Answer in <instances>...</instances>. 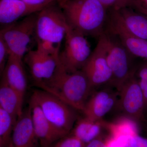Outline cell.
<instances>
[{
  "mask_svg": "<svg viewBox=\"0 0 147 147\" xmlns=\"http://www.w3.org/2000/svg\"><path fill=\"white\" fill-rule=\"evenodd\" d=\"M34 85L82 112L95 91L82 70L67 72L59 62L50 79Z\"/></svg>",
  "mask_w": 147,
  "mask_h": 147,
  "instance_id": "6da1fadb",
  "label": "cell"
},
{
  "mask_svg": "<svg viewBox=\"0 0 147 147\" xmlns=\"http://www.w3.org/2000/svg\"><path fill=\"white\" fill-rule=\"evenodd\" d=\"M69 27L86 36L98 37L105 32L108 10L97 0H61Z\"/></svg>",
  "mask_w": 147,
  "mask_h": 147,
  "instance_id": "7a4b0ae2",
  "label": "cell"
},
{
  "mask_svg": "<svg viewBox=\"0 0 147 147\" xmlns=\"http://www.w3.org/2000/svg\"><path fill=\"white\" fill-rule=\"evenodd\" d=\"M31 98L37 103L46 118L54 126L67 134L70 133L79 118L78 110L40 89L34 90Z\"/></svg>",
  "mask_w": 147,
  "mask_h": 147,
  "instance_id": "3957f363",
  "label": "cell"
},
{
  "mask_svg": "<svg viewBox=\"0 0 147 147\" xmlns=\"http://www.w3.org/2000/svg\"><path fill=\"white\" fill-rule=\"evenodd\" d=\"M69 28L64 13L58 2L48 5L37 12L36 40L60 47Z\"/></svg>",
  "mask_w": 147,
  "mask_h": 147,
  "instance_id": "277c9868",
  "label": "cell"
},
{
  "mask_svg": "<svg viewBox=\"0 0 147 147\" xmlns=\"http://www.w3.org/2000/svg\"><path fill=\"white\" fill-rule=\"evenodd\" d=\"M107 36V59L112 79L109 85L118 91L129 79L134 75L136 69L132 63L133 56L115 35L105 32Z\"/></svg>",
  "mask_w": 147,
  "mask_h": 147,
  "instance_id": "5b68a950",
  "label": "cell"
},
{
  "mask_svg": "<svg viewBox=\"0 0 147 147\" xmlns=\"http://www.w3.org/2000/svg\"><path fill=\"white\" fill-rule=\"evenodd\" d=\"M85 37L69 27L64 48L59 55V63L67 72L82 70L91 54L89 43Z\"/></svg>",
  "mask_w": 147,
  "mask_h": 147,
  "instance_id": "8992f818",
  "label": "cell"
},
{
  "mask_svg": "<svg viewBox=\"0 0 147 147\" xmlns=\"http://www.w3.org/2000/svg\"><path fill=\"white\" fill-rule=\"evenodd\" d=\"M36 17L37 12L1 29L0 37L5 42L10 54L24 59L32 37L35 34Z\"/></svg>",
  "mask_w": 147,
  "mask_h": 147,
  "instance_id": "52a82bcc",
  "label": "cell"
},
{
  "mask_svg": "<svg viewBox=\"0 0 147 147\" xmlns=\"http://www.w3.org/2000/svg\"><path fill=\"white\" fill-rule=\"evenodd\" d=\"M82 70L94 90L110 84L113 74L107 59V36L105 32L98 38L97 45Z\"/></svg>",
  "mask_w": 147,
  "mask_h": 147,
  "instance_id": "ba28073f",
  "label": "cell"
},
{
  "mask_svg": "<svg viewBox=\"0 0 147 147\" xmlns=\"http://www.w3.org/2000/svg\"><path fill=\"white\" fill-rule=\"evenodd\" d=\"M119 92L116 107L123 118L136 123L141 120L145 110L144 96L135 74L124 84Z\"/></svg>",
  "mask_w": 147,
  "mask_h": 147,
  "instance_id": "9c48e42d",
  "label": "cell"
},
{
  "mask_svg": "<svg viewBox=\"0 0 147 147\" xmlns=\"http://www.w3.org/2000/svg\"><path fill=\"white\" fill-rule=\"evenodd\" d=\"M34 84L50 79L59 63V56H54L37 47L28 50L24 58Z\"/></svg>",
  "mask_w": 147,
  "mask_h": 147,
  "instance_id": "30bf717a",
  "label": "cell"
},
{
  "mask_svg": "<svg viewBox=\"0 0 147 147\" xmlns=\"http://www.w3.org/2000/svg\"><path fill=\"white\" fill-rule=\"evenodd\" d=\"M95 90L87 100L84 110V116L94 120L102 119L114 107L118 100L119 92L112 86Z\"/></svg>",
  "mask_w": 147,
  "mask_h": 147,
  "instance_id": "8fae6325",
  "label": "cell"
},
{
  "mask_svg": "<svg viewBox=\"0 0 147 147\" xmlns=\"http://www.w3.org/2000/svg\"><path fill=\"white\" fill-rule=\"evenodd\" d=\"M29 106L35 132L40 147H50L58 140L68 135L54 126L46 118L37 103L32 98Z\"/></svg>",
  "mask_w": 147,
  "mask_h": 147,
  "instance_id": "7c38bea8",
  "label": "cell"
},
{
  "mask_svg": "<svg viewBox=\"0 0 147 147\" xmlns=\"http://www.w3.org/2000/svg\"><path fill=\"white\" fill-rule=\"evenodd\" d=\"M132 8L109 10L108 23L118 26L134 36L147 40V17Z\"/></svg>",
  "mask_w": 147,
  "mask_h": 147,
  "instance_id": "4fadbf2b",
  "label": "cell"
},
{
  "mask_svg": "<svg viewBox=\"0 0 147 147\" xmlns=\"http://www.w3.org/2000/svg\"><path fill=\"white\" fill-rule=\"evenodd\" d=\"M39 146L29 106L23 110L22 114L16 120L9 146L11 147H38Z\"/></svg>",
  "mask_w": 147,
  "mask_h": 147,
  "instance_id": "5bb4252c",
  "label": "cell"
},
{
  "mask_svg": "<svg viewBox=\"0 0 147 147\" xmlns=\"http://www.w3.org/2000/svg\"><path fill=\"white\" fill-rule=\"evenodd\" d=\"M23 60L22 58L10 54L1 76L24 100L28 84Z\"/></svg>",
  "mask_w": 147,
  "mask_h": 147,
  "instance_id": "9a60e30c",
  "label": "cell"
},
{
  "mask_svg": "<svg viewBox=\"0 0 147 147\" xmlns=\"http://www.w3.org/2000/svg\"><path fill=\"white\" fill-rule=\"evenodd\" d=\"M45 7L31 5L22 0H0V23L3 27L6 26Z\"/></svg>",
  "mask_w": 147,
  "mask_h": 147,
  "instance_id": "2e32d148",
  "label": "cell"
},
{
  "mask_svg": "<svg viewBox=\"0 0 147 147\" xmlns=\"http://www.w3.org/2000/svg\"><path fill=\"white\" fill-rule=\"evenodd\" d=\"M105 32L115 35L133 57L147 60V40L128 33L118 26L107 23Z\"/></svg>",
  "mask_w": 147,
  "mask_h": 147,
  "instance_id": "e0dca14e",
  "label": "cell"
},
{
  "mask_svg": "<svg viewBox=\"0 0 147 147\" xmlns=\"http://www.w3.org/2000/svg\"><path fill=\"white\" fill-rule=\"evenodd\" d=\"M109 123L103 120L95 121L84 116L79 118L69 134L74 135L85 144L99 137L103 129L109 127Z\"/></svg>",
  "mask_w": 147,
  "mask_h": 147,
  "instance_id": "ac0fdd59",
  "label": "cell"
},
{
  "mask_svg": "<svg viewBox=\"0 0 147 147\" xmlns=\"http://www.w3.org/2000/svg\"><path fill=\"white\" fill-rule=\"evenodd\" d=\"M24 100L18 93L3 79L0 84V108L15 118L18 119L23 112Z\"/></svg>",
  "mask_w": 147,
  "mask_h": 147,
  "instance_id": "d6986e66",
  "label": "cell"
},
{
  "mask_svg": "<svg viewBox=\"0 0 147 147\" xmlns=\"http://www.w3.org/2000/svg\"><path fill=\"white\" fill-rule=\"evenodd\" d=\"M17 119L0 108V147H9Z\"/></svg>",
  "mask_w": 147,
  "mask_h": 147,
  "instance_id": "ffe728a7",
  "label": "cell"
},
{
  "mask_svg": "<svg viewBox=\"0 0 147 147\" xmlns=\"http://www.w3.org/2000/svg\"><path fill=\"white\" fill-rule=\"evenodd\" d=\"M135 135L136 134H115L111 136L106 144L108 147H134Z\"/></svg>",
  "mask_w": 147,
  "mask_h": 147,
  "instance_id": "44dd1931",
  "label": "cell"
},
{
  "mask_svg": "<svg viewBox=\"0 0 147 147\" xmlns=\"http://www.w3.org/2000/svg\"><path fill=\"white\" fill-rule=\"evenodd\" d=\"M108 10H118L125 8L137 7L138 0H97Z\"/></svg>",
  "mask_w": 147,
  "mask_h": 147,
  "instance_id": "7402d4cb",
  "label": "cell"
},
{
  "mask_svg": "<svg viewBox=\"0 0 147 147\" xmlns=\"http://www.w3.org/2000/svg\"><path fill=\"white\" fill-rule=\"evenodd\" d=\"M85 144L74 135L69 134L58 140L50 147H85Z\"/></svg>",
  "mask_w": 147,
  "mask_h": 147,
  "instance_id": "603a6c76",
  "label": "cell"
},
{
  "mask_svg": "<svg viewBox=\"0 0 147 147\" xmlns=\"http://www.w3.org/2000/svg\"><path fill=\"white\" fill-rule=\"evenodd\" d=\"M10 55L7 45L2 38L0 37V73L2 74Z\"/></svg>",
  "mask_w": 147,
  "mask_h": 147,
  "instance_id": "cb8c5ba5",
  "label": "cell"
},
{
  "mask_svg": "<svg viewBox=\"0 0 147 147\" xmlns=\"http://www.w3.org/2000/svg\"><path fill=\"white\" fill-rule=\"evenodd\" d=\"M136 72H137V75L138 79H136L143 90L147 84V62L141 66L138 71L136 70Z\"/></svg>",
  "mask_w": 147,
  "mask_h": 147,
  "instance_id": "d4e9b609",
  "label": "cell"
},
{
  "mask_svg": "<svg viewBox=\"0 0 147 147\" xmlns=\"http://www.w3.org/2000/svg\"><path fill=\"white\" fill-rule=\"evenodd\" d=\"M31 5L46 6L50 4L59 2L61 0H22Z\"/></svg>",
  "mask_w": 147,
  "mask_h": 147,
  "instance_id": "484cf974",
  "label": "cell"
},
{
  "mask_svg": "<svg viewBox=\"0 0 147 147\" xmlns=\"http://www.w3.org/2000/svg\"><path fill=\"white\" fill-rule=\"evenodd\" d=\"M85 147H108L106 143L102 142L100 138L95 139L85 144Z\"/></svg>",
  "mask_w": 147,
  "mask_h": 147,
  "instance_id": "4316f807",
  "label": "cell"
},
{
  "mask_svg": "<svg viewBox=\"0 0 147 147\" xmlns=\"http://www.w3.org/2000/svg\"><path fill=\"white\" fill-rule=\"evenodd\" d=\"M135 147H147V139L138 134L134 136Z\"/></svg>",
  "mask_w": 147,
  "mask_h": 147,
  "instance_id": "83f0119b",
  "label": "cell"
},
{
  "mask_svg": "<svg viewBox=\"0 0 147 147\" xmlns=\"http://www.w3.org/2000/svg\"><path fill=\"white\" fill-rule=\"evenodd\" d=\"M137 10L139 11L142 14H144V16L147 17V7L146 6L142 4L138 7Z\"/></svg>",
  "mask_w": 147,
  "mask_h": 147,
  "instance_id": "f1b7e54d",
  "label": "cell"
},
{
  "mask_svg": "<svg viewBox=\"0 0 147 147\" xmlns=\"http://www.w3.org/2000/svg\"><path fill=\"white\" fill-rule=\"evenodd\" d=\"M143 96H144V109L147 107V84L144 89L142 90Z\"/></svg>",
  "mask_w": 147,
  "mask_h": 147,
  "instance_id": "f546056e",
  "label": "cell"
},
{
  "mask_svg": "<svg viewBox=\"0 0 147 147\" xmlns=\"http://www.w3.org/2000/svg\"><path fill=\"white\" fill-rule=\"evenodd\" d=\"M138 1L147 7V0H138Z\"/></svg>",
  "mask_w": 147,
  "mask_h": 147,
  "instance_id": "4dcf8cb0",
  "label": "cell"
},
{
  "mask_svg": "<svg viewBox=\"0 0 147 147\" xmlns=\"http://www.w3.org/2000/svg\"><path fill=\"white\" fill-rule=\"evenodd\" d=\"M9 147H11L10 146H9Z\"/></svg>",
  "mask_w": 147,
  "mask_h": 147,
  "instance_id": "1f68e13d",
  "label": "cell"
}]
</instances>
